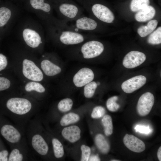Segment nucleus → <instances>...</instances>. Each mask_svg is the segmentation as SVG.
<instances>
[{
	"label": "nucleus",
	"instance_id": "nucleus-1",
	"mask_svg": "<svg viewBox=\"0 0 161 161\" xmlns=\"http://www.w3.org/2000/svg\"><path fill=\"white\" fill-rule=\"evenodd\" d=\"M44 24L48 38L51 40L66 45L80 44L92 38L89 33L76 31L58 24L55 19Z\"/></svg>",
	"mask_w": 161,
	"mask_h": 161
},
{
	"label": "nucleus",
	"instance_id": "nucleus-2",
	"mask_svg": "<svg viewBox=\"0 0 161 161\" xmlns=\"http://www.w3.org/2000/svg\"><path fill=\"white\" fill-rule=\"evenodd\" d=\"M19 36L25 44L32 49H37L41 46L45 38L41 26L29 21L21 26Z\"/></svg>",
	"mask_w": 161,
	"mask_h": 161
},
{
	"label": "nucleus",
	"instance_id": "nucleus-3",
	"mask_svg": "<svg viewBox=\"0 0 161 161\" xmlns=\"http://www.w3.org/2000/svg\"><path fill=\"white\" fill-rule=\"evenodd\" d=\"M54 10L60 19L74 20L83 15L84 9L72 0H53Z\"/></svg>",
	"mask_w": 161,
	"mask_h": 161
},
{
	"label": "nucleus",
	"instance_id": "nucleus-4",
	"mask_svg": "<svg viewBox=\"0 0 161 161\" xmlns=\"http://www.w3.org/2000/svg\"><path fill=\"white\" fill-rule=\"evenodd\" d=\"M25 6L35 13L44 24L52 21L55 17L53 15V0H26Z\"/></svg>",
	"mask_w": 161,
	"mask_h": 161
},
{
	"label": "nucleus",
	"instance_id": "nucleus-5",
	"mask_svg": "<svg viewBox=\"0 0 161 161\" xmlns=\"http://www.w3.org/2000/svg\"><path fill=\"white\" fill-rule=\"evenodd\" d=\"M80 49V51L84 59H89L100 55L104 49L103 44L98 41L91 40L83 42Z\"/></svg>",
	"mask_w": 161,
	"mask_h": 161
},
{
	"label": "nucleus",
	"instance_id": "nucleus-6",
	"mask_svg": "<svg viewBox=\"0 0 161 161\" xmlns=\"http://www.w3.org/2000/svg\"><path fill=\"white\" fill-rule=\"evenodd\" d=\"M6 106L13 113L19 115H23L30 111L32 104L30 102L26 99L14 97L10 98L7 100Z\"/></svg>",
	"mask_w": 161,
	"mask_h": 161
},
{
	"label": "nucleus",
	"instance_id": "nucleus-7",
	"mask_svg": "<svg viewBox=\"0 0 161 161\" xmlns=\"http://www.w3.org/2000/svg\"><path fill=\"white\" fill-rule=\"evenodd\" d=\"M22 63V72L26 78L36 81H40L43 80V75L42 71L33 61L25 59Z\"/></svg>",
	"mask_w": 161,
	"mask_h": 161
},
{
	"label": "nucleus",
	"instance_id": "nucleus-8",
	"mask_svg": "<svg viewBox=\"0 0 161 161\" xmlns=\"http://www.w3.org/2000/svg\"><path fill=\"white\" fill-rule=\"evenodd\" d=\"M154 97L150 92H145L139 98L137 106V111L138 114L141 116H145L149 114L154 103Z\"/></svg>",
	"mask_w": 161,
	"mask_h": 161
},
{
	"label": "nucleus",
	"instance_id": "nucleus-9",
	"mask_svg": "<svg viewBox=\"0 0 161 161\" xmlns=\"http://www.w3.org/2000/svg\"><path fill=\"white\" fill-rule=\"evenodd\" d=\"M146 59V56L144 53L138 51H131L124 57L123 64L126 68L132 69L141 65Z\"/></svg>",
	"mask_w": 161,
	"mask_h": 161
},
{
	"label": "nucleus",
	"instance_id": "nucleus-10",
	"mask_svg": "<svg viewBox=\"0 0 161 161\" xmlns=\"http://www.w3.org/2000/svg\"><path fill=\"white\" fill-rule=\"evenodd\" d=\"M146 81V78L145 76H136L123 82L121 85V88L125 92L132 93L143 86Z\"/></svg>",
	"mask_w": 161,
	"mask_h": 161
},
{
	"label": "nucleus",
	"instance_id": "nucleus-11",
	"mask_svg": "<svg viewBox=\"0 0 161 161\" xmlns=\"http://www.w3.org/2000/svg\"><path fill=\"white\" fill-rule=\"evenodd\" d=\"M94 75L93 71L88 68L80 69L74 75L73 82L77 87H82L94 79Z\"/></svg>",
	"mask_w": 161,
	"mask_h": 161
},
{
	"label": "nucleus",
	"instance_id": "nucleus-12",
	"mask_svg": "<svg viewBox=\"0 0 161 161\" xmlns=\"http://www.w3.org/2000/svg\"><path fill=\"white\" fill-rule=\"evenodd\" d=\"M123 142L126 147L135 152L140 153L145 149L144 143L133 135L126 134L123 138Z\"/></svg>",
	"mask_w": 161,
	"mask_h": 161
},
{
	"label": "nucleus",
	"instance_id": "nucleus-13",
	"mask_svg": "<svg viewBox=\"0 0 161 161\" xmlns=\"http://www.w3.org/2000/svg\"><path fill=\"white\" fill-rule=\"evenodd\" d=\"M18 9L13 4L0 7V27H3L13 20Z\"/></svg>",
	"mask_w": 161,
	"mask_h": 161
},
{
	"label": "nucleus",
	"instance_id": "nucleus-14",
	"mask_svg": "<svg viewBox=\"0 0 161 161\" xmlns=\"http://www.w3.org/2000/svg\"><path fill=\"white\" fill-rule=\"evenodd\" d=\"M2 136L9 142L15 143L18 142L21 138V134L13 126L9 125L3 126L1 130Z\"/></svg>",
	"mask_w": 161,
	"mask_h": 161
},
{
	"label": "nucleus",
	"instance_id": "nucleus-15",
	"mask_svg": "<svg viewBox=\"0 0 161 161\" xmlns=\"http://www.w3.org/2000/svg\"><path fill=\"white\" fill-rule=\"evenodd\" d=\"M81 131L77 126H72L64 128L61 134L63 137L69 142L73 143L80 138Z\"/></svg>",
	"mask_w": 161,
	"mask_h": 161
},
{
	"label": "nucleus",
	"instance_id": "nucleus-16",
	"mask_svg": "<svg viewBox=\"0 0 161 161\" xmlns=\"http://www.w3.org/2000/svg\"><path fill=\"white\" fill-rule=\"evenodd\" d=\"M32 144L34 149L39 154L46 155L48 151V147L46 142L39 134L34 135L32 139Z\"/></svg>",
	"mask_w": 161,
	"mask_h": 161
},
{
	"label": "nucleus",
	"instance_id": "nucleus-17",
	"mask_svg": "<svg viewBox=\"0 0 161 161\" xmlns=\"http://www.w3.org/2000/svg\"><path fill=\"white\" fill-rule=\"evenodd\" d=\"M135 18L139 22H145L149 20L154 16L156 10L151 5L146 6L137 11Z\"/></svg>",
	"mask_w": 161,
	"mask_h": 161
},
{
	"label": "nucleus",
	"instance_id": "nucleus-18",
	"mask_svg": "<svg viewBox=\"0 0 161 161\" xmlns=\"http://www.w3.org/2000/svg\"><path fill=\"white\" fill-rule=\"evenodd\" d=\"M41 65L44 74L47 76H54L59 74L61 71L60 67L48 59L43 60L41 62Z\"/></svg>",
	"mask_w": 161,
	"mask_h": 161
},
{
	"label": "nucleus",
	"instance_id": "nucleus-19",
	"mask_svg": "<svg viewBox=\"0 0 161 161\" xmlns=\"http://www.w3.org/2000/svg\"><path fill=\"white\" fill-rule=\"evenodd\" d=\"M95 145L99 150L103 154H107L110 149L109 144L102 134L96 135L95 139Z\"/></svg>",
	"mask_w": 161,
	"mask_h": 161
},
{
	"label": "nucleus",
	"instance_id": "nucleus-20",
	"mask_svg": "<svg viewBox=\"0 0 161 161\" xmlns=\"http://www.w3.org/2000/svg\"><path fill=\"white\" fill-rule=\"evenodd\" d=\"M158 21L154 19L149 21L147 25L142 26L137 29L138 34L142 37H144L151 33L156 28Z\"/></svg>",
	"mask_w": 161,
	"mask_h": 161
},
{
	"label": "nucleus",
	"instance_id": "nucleus-21",
	"mask_svg": "<svg viewBox=\"0 0 161 161\" xmlns=\"http://www.w3.org/2000/svg\"><path fill=\"white\" fill-rule=\"evenodd\" d=\"M79 119L80 117L78 115L74 113H69L62 117L60 120V124L62 126H65L75 123Z\"/></svg>",
	"mask_w": 161,
	"mask_h": 161
},
{
	"label": "nucleus",
	"instance_id": "nucleus-22",
	"mask_svg": "<svg viewBox=\"0 0 161 161\" xmlns=\"http://www.w3.org/2000/svg\"><path fill=\"white\" fill-rule=\"evenodd\" d=\"M102 123L104 128V133L106 136H109L113 133V126L112 119L108 114L104 115L102 119Z\"/></svg>",
	"mask_w": 161,
	"mask_h": 161
},
{
	"label": "nucleus",
	"instance_id": "nucleus-23",
	"mask_svg": "<svg viewBox=\"0 0 161 161\" xmlns=\"http://www.w3.org/2000/svg\"><path fill=\"white\" fill-rule=\"evenodd\" d=\"M52 143L55 157L57 158L62 157L64 155V151L61 143L56 138L52 140Z\"/></svg>",
	"mask_w": 161,
	"mask_h": 161
},
{
	"label": "nucleus",
	"instance_id": "nucleus-24",
	"mask_svg": "<svg viewBox=\"0 0 161 161\" xmlns=\"http://www.w3.org/2000/svg\"><path fill=\"white\" fill-rule=\"evenodd\" d=\"M150 3V0H132L130 4V9L133 12H137L149 5Z\"/></svg>",
	"mask_w": 161,
	"mask_h": 161
},
{
	"label": "nucleus",
	"instance_id": "nucleus-25",
	"mask_svg": "<svg viewBox=\"0 0 161 161\" xmlns=\"http://www.w3.org/2000/svg\"><path fill=\"white\" fill-rule=\"evenodd\" d=\"M147 41L150 44L155 45L161 43V27H159L149 36Z\"/></svg>",
	"mask_w": 161,
	"mask_h": 161
},
{
	"label": "nucleus",
	"instance_id": "nucleus-26",
	"mask_svg": "<svg viewBox=\"0 0 161 161\" xmlns=\"http://www.w3.org/2000/svg\"><path fill=\"white\" fill-rule=\"evenodd\" d=\"M97 86L95 81H91L86 84L84 88V95L85 97L90 98L94 95Z\"/></svg>",
	"mask_w": 161,
	"mask_h": 161
},
{
	"label": "nucleus",
	"instance_id": "nucleus-27",
	"mask_svg": "<svg viewBox=\"0 0 161 161\" xmlns=\"http://www.w3.org/2000/svg\"><path fill=\"white\" fill-rule=\"evenodd\" d=\"M73 104V101L71 99L66 98L61 100L59 102L58 108V110L61 112H67L71 109Z\"/></svg>",
	"mask_w": 161,
	"mask_h": 161
},
{
	"label": "nucleus",
	"instance_id": "nucleus-28",
	"mask_svg": "<svg viewBox=\"0 0 161 161\" xmlns=\"http://www.w3.org/2000/svg\"><path fill=\"white\" fill-rule=\"evenodd\" d=\"M25 90L28 92L35 91L39 93L44 92L45 89L41 83L35 82H30L27 83L25 86Z\"/></svg>",
	"mask_w": 161,
	"mask_h": 161
},
{
	"label": "nucleus",
	"instance_id": "nucleus-29",
	"mask_svg": "<svg viewBox=\"0 0 161 161\" xmlns=\"http://www.w3.org/2000/svg\"><path fill=\"white\" fill-rule=\"evenodd\" d=\"M118 97L117 96H114L109 98L106 103V107L111 112H115L119 108V105L117 103L116 101Z\"/></svg>",
	"mask_w": 161,
	"mask_h": 161
},
{
	"label": "nucleus",
	"instance_id": "nucleus-30",
	"mask_svg": "<svg viewBox=\"0 0 161 161\" xmlns=\"http://www.w3.org/2000/svg\"><path fill=\"white\" fill-rule=\"evenodd\" d=\"M106 110L103 107L101 106H98L93 109L91 116L93 118H99L104 116Z\"/></svg>",
	"mask_w": 161,
	"mask_h": 161
},
{
	"label": "nucleus",
	"instance_id": "nucleus-31",
	"mask_svg": "<svg viewBox=\"0 0 161 161\" xmlns=\"http://www.w3.org/2000/svg\"><path fill=\"white\" fill-rule=\"evenodd\" d=\"M23 159V155L20 153L19 151L17 149H14L10 153L8 160L9 161H21Z\"/></svg>",
	"mask_w": 161,
	"mask_h": 161
},
{
	"label": "nucleus",
	"instance_id": "nucleus-32",
	"mask_svg": "<svg viewBox=\"0 0 161 161\" xmlns=\"http://www.w3.org/2000/svg\"><path fill=\"white\" fill-rule=\"evenodd\" d=\"M82 152L81 161H89L91 154V149L89 147L83 145L81 146Z\"/></svg>",
	"mask_w": 161,
	"mask_h": 161
},
{
	"label": "nucleus",
	"instance_id": "nucleus-33",
	"mask_svg": "<svg viewBox=\"0 0 161 161\" xmlns=\"http://www.w3.org/2000/svg\"><path fill=\"white\" fill-rule=\"evenodd\" d=\"M11 83L9 80L3 77H0V91H3L9 88Z\"/></svg>",
	"mask_w": 161,
	"mask_h": 161
},
{
	"label": "nucleus",
	"instance_id": "nucleus-34",
	"mask_svg": "<svg viewBox=\"0 0 161 161\" xmlns=\"http://www.w3.org/2000/svg\"><path fill=\"white\" fill-rule=\"evenodd\" d=\"M135 129L137 131L144 134H148L150 132L151 130L148 126L137 125L136 126Z\"/></svg>",
	"mask_w": 161,
	"mask_h": 161
},
{
	"label": "nucleus",
	"instance_id": "nucleus-35",
	"mask_svg": "<svg viewBox=\"0 0 161 161\" xmlns=\"http://www.w3.org/2000/svg\"><path fill=\"white\" fill-rule=\"evenodd\" d=\"M7 64L6 57L3 54L0 53V72L6 68Z\"/></svg>",
	"mask_w": 161,
	"mask_h": 161
},
{
	"label": "nucleus",
	"instance_id": "nucleus-36",
	"mask_svg": "<svg viewBox=\"0 0 161 161\" xmlns=\"http://www.w3.org/2000/svg\"><path fill=\"white\" fill-rule=\"evenodd\" d=\"M8 152L7 150H4L0 152V161H7L8 160L7 156Z\"/></svg>",
	"mask_w": 161,
	"mask_h": 161
},
{
	"label": "nucleus",
	"instance_id": "nucleus-37",
	"mask_svg": "<svg viewBox=\"0 0 161 161\" xmlns=\"http://www.w3.org/2000/svg\"><path fill=\"white\" fill-rule=\"evenodd\" d=\"M100 160V159L98 155H94L90 157L89 161H99Z\"/></svg>",
	"mask_w": 161,
	"mask_h": 161
},
{
	"label": "nucleus",
	"instance_id": "nucleus-38",
	"mask_svg": "<svg viewBox=\"0 0 161 161\" xmlns=\"http://www.w3.org/2000/svg\"><path fill=\"white\" fill-rule=\"evenodd\" d=\"M157 157L159 160L160 161H161V147L160 146L157 152Z\"/></svg>",
	"mask_w": 161,
	"mask_h": 161
},
{
	"label": "nucleus",
	"instance_id": "nucleus-39",
	"mask_svg": "<svg viewBox=\"0 0 161 161\" xmlns=\"http://www.w3.org/2000/svg\"><path fill=\"white\" fill-rule=\"evenodd\" d=\"M111 161H120V160H111Z\"/></svg>",
	"mask_w": 161,
	"mask_h": 161
},
{
	"label": "nucleus",
	"instance_id": "nucleus-40",
	"mask_svg": "<svg viewBox=\"0 0 161 161\" xmlns=\"http://www.w3.org/2000/svg\"><path fill=\"white\" fill-rule=\"evenodd\" d=\"M13 1H15V0H21V1H23V0H24L25 1L26 0H12Z\"/></svg>",
	"mask_w": 161,
	"mask_h": 161
}]
</instances>
